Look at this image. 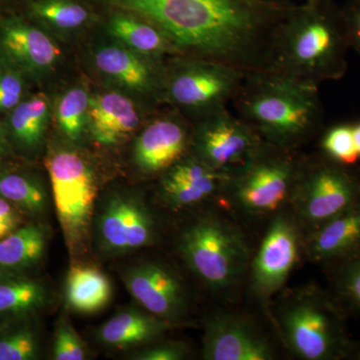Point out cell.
I'll use <instances>...</instances> for the list:
<instances>
[{"label": "cell", "instance_id": "obj_1", "mask_svg": "<svg viewBox=\"0 0 360 360\" xmlns=\"http://www.w3.org/2000/svg\"><path fill=\"white\" fill-rule=\"evenodd\" d=\"M162 32L180 56L267 70L277 28L291 7L251 0H103Z\"/></svg>", "mask_w": 360, "mask_h": 360}, {"label": "cell", "instance_id": "obj_2", "mask_svg": "<svg viewBox=\"0 0 360 360\" xmlns=\"http://www.w3.org/2000/svg\"><path fill=\"white\" fill-rule=\"evenodd\" d=\"M350 49L341 7L335 0L291 7L274 39L267 70L319 86L347 71Z\"/></svg>", "mask_w": 360, "mask_h": 360}, {"label": "cell", "instance_id": "obj_3", "mask_svg": "<svg viewBox=\"0 0 360 360\" xmlns=\"http://www.w3.org/2000/svg\"><path fill=\"white\" fill-rule=\"evenodd\" d=\"M232 103L262 141L279 148L297 150L323 129L319 86L274 71H250Z\"/></svg>", "mask_w": 360, "mask_h": 360}, {"label": "cell", "instance_id": "obj_4", "mask_svg": "<svg viewBox=\"0 0 360 360\" xmlns=\"http://www.w3.org/2000/svg\"><path fill=\"white\" fill-rule=\"evenodd\" d=\"M267 310L283 347L295 359H349L355 343L348 333L349 316L329 290L309 284L286 290Z\"/></svg>", "mask_w": 360, "mask_h": 360}, {"label": "cell", "instance_id": "obj_5", "mask_svg": "<svg viewBox=\"0 0 360 360\" xmlns=\"http://www.w3.org/2000/svg\"><path fill=\"white\" fill-rule=\"evenodd\" d=\"M177 250L208 290L224 295L248 276L253 255L245 231L219 213H206L186 225L177 239Z\"/></svg>", "mask_w": 360, "mask_h": 360}, {"label": "cell", "instance_id": "obj_6", "mask_svg": "<svg viewBox=\"0 0 360 360\" xmlns=\"http://www.w3.org/2000/svg\"><path fill=\"white\" fill-rule=\"evenodd\" d=\"M304 155L264 142L243 167L229 175L224 200L240 219L269 220L290 208Z\"/></svg>", "mask_w": 360, "mask_h": 360}, {"label": "cell", "instance_id": "obj_7", "mask_svg": "<svg viewBox=\"0 0 360 360\" xmlns=\"http://www.w3.org/2000/svg\"><path fill=\"white\" fill-rule=\"evenodd\" d=\"M165 65L162 96L194 120L226 110L250 71L207 59L174 56Z\"/></svg>", "mask_w": 360, "mask_h": 360}, {"label": "cell", "instance_id": "obj_8", "mask_svg": "<svg viewBox=\"0 0 360 360\" xmlns=\"http://www.w3.org/2000/svg\"><path fill=\"white\" fill-rule=\"evenodd\" d=\"M360 202V167L323 153L304 155L290 210L303 233Z\"/></svg>", "mask_w": 360, "mask_h": 360}, {"label": "cell", "instance_id": "obj_9", "mask_svg": "<svg viewBox=\"0 0 360 360\" xmlns=\"http://www.w3.org/2000/svg\"><path fill=\"white\" fill-rule=\"evenodd\" d=\"M46 167L51 179L56 214L72 252L84 245L94 215L96 177L79 153L59 149L49 155Z\"/></svg>", "mask_w": 360, "mask_h": 360}, {"label": "cell", "instance_id": "obj_10", "mask_svg": "<svg viewBox=\"0 0 360 360\" xmlns=\"http://www.w3.org/2000/svg\"><path fill=\"white\" fill-rule=\"evenodd\" d=\"M303 238L304 233L290 208L269 220L246 276L250 292L265 309L283 292L300 258L304 257Z\"/></svg>", "mask_w": 360, "mask_h": 360}, {"label": "cell", "instance_id": "obj_11", "mask_svg": "<svg viewBox=\"0 0 360 360\" xmlns=\"http://www.w3.org/2000/svg\"><path fill=\"white\" fill-rule=\"evenodd\" d=\"M264 142L250 124L226 108L194 123L191 153L214 169L231 174Z\"/></svg>", "mask_w": 360, "mask_h": 360}, {"label": "cell", "instance_id": "obj_12", "mask_svg": "<svg viewBox=\"0 0 360 360\" xmlns=\"http://www.w3.org/2000/svg\"><path fill=\"white\" fill-rule=\"evenodd\" d=\"M123 283L135 302L172 326L188 312V295L184 281L172 267L158 262H141L122 274Z\"/></svg>", "mask_w": 360, "mask_h": 360}, {"label": "cell", "instance_id": "obj_13", "mask_svg": "<svg viewBox=\"0 0 360 360\" xmlns=\"http://www.w3.org/2000/svg\"><path fill=\"white\" fill-rule=\"evenodd\" d=\"M96 232L103 252L120 255L153 245L158 227L143 201L118 193L108 198L99 213Z\"/></svg>", "mask_w": 360, "mask_h": 360}, {"label": "cell", "instance_id": "obj_14", "mask_svg": "<svg viewBox=\"0 0 360 360\" xmlns=\"http://www.w3.org/2000/svg\"><path fill=\"white\" fill-rule=\"evenodd\" d=\"M276 345L259 326L238 312L214 314L205 323L202 357L206 360H274Z\"/></svg>", "mask_w": 360, "mask_h": 360}, {"label": "cell", "instance_id": "obj_15", "mask_svg": "<svg viewBox=\"0 0 360 360\" xmlns=\"http://www.w3.org/2000/svg\"><path fill=\"white\" fill-rule=\"evenodd\" d=\"M0 58L26 78L40 80L56 70L63 52L44 28L18 18L0 21Z\"/></svg>", "mask_w": 360, "mask_h": 360}, {"label": "cell", "instance_id": "obj_16", "mask_svg": "<svg viewBox=\"0 0 360 360\" xmlns=\"http://www.w3.org/2000/svg\"><path fill=\"white\" fill-rule=\"evenodd\" d=\"M92 61L97 72L115 86L149 98L162 96L163 59L141 56L112 39L94 49Z\"/></svg>", "mask_w": 360, "mask_h": 360}, {"label": "cell", "instance_id": "obj_17", "mask_svg": "<svg viewBox=\"0 0 360 360\" xmlns=\"http://www.w3.org/2000/svg\"><path fill=\"white\" fill-rule=\"evenodd\" d=\"M229 175L188 153L161 174V200L172 210H184L222 198Z\"/></svg>", "mask_w": 360, "mask_h": 360}, {"label": "cell", "instance_id": "obj_18", "mask_svg": "<svg viewBox=\"0 0 360 360\" xmlns=\"http://www.w3.org/2000/svg\"><path fill=\"white\" fill-rule=\"evenodd\" d=\"M193 139V127L181 113L156 118L146 125L135 142L136 167L146 174H165L191 153Z\"/></svg>", "mask_w": 360, "mask_h": 360}, {"label": "cell", "instance_id": "obj_19", "mask_svg": "<svg viewBox=\"0 0 360 360\" xmlns=\"http://www.w3.org/2000/svg\"><path fill=\"white\" fill-rule=\"evenodd\" d=\"M360 248V202L304 234V257L321 267Z\"/></svg>", "mask_w": 360, "mask_h": 360}, {"label": "cell", "instance_id": "obj_20", "mask_svg": "<svg viewBox=\"0 0 360 360\" xmlns=\"http://www.w3.org/2000/svg\"><path fill=\"white\" fill-rule=\"evenodd\" d=\"M141 122L139 108L125 94L110 91L90 96L87 129L99 143H117L131 134Z\"/></svg>", "mask_w": 360, "mask_h": 360}, {"label": "cell", "instance_id": "obj_21", "mask_svg": "<svg viewBox=\"0 0 360 360\" xmlns=\"http://www.w3.org/2000/svg\"><path fill=\"white\" fill-rule=\"evenodd\" d=\"M172 328L146 310L127 307L104 322L97 330V338L113 348L144 347L160 340Z\"/></svg>", "mask_w": 360, "mask_h": 360}, {"label": "cell", "instance_id": "obj_22", "mask_svg": "<svg viewBox=\"0 0 360 360\" xmlns=\"http://www.w3.org/2000/svg\"><path fill=\"white\" fill-rule=\"evenodd\" d=\"M106 30L111 39L141 56L155 59L180 56L160 30L139 16L118 11L110 16Z\"/></svg>", "mask_w": 360, "mask_h": 360}, {"label": "cell", "instance_id": "obj_23", "mask_svg": "<svg viewBox=\"0 0 360 360\" xmlns=\"http://www.w3.org/2000/svg\"><path fill=\"white\" fill-rule=\"evenodd\" d=\"M51 116V101L44 94L23 99L9 111L6 131L11 146L23 153H35L44 141Z\"/></svg>", "mask_w": 360, "mask_h": 360}, {"label": "cell", "instance_id": "obj_24", "mask_svg": "<svg viewBox=\"0 0 360 360\" xmlns=\"http://www.w3.org/2000/svg\"><path fill=\"white\" fill-rule=\"evenodd\" d=\"M65 300L73 311L94 314L105 309L112 298L110 279L91 265L70 267L65 281Z\"/></svg>", "mask_w": 360, "mask_h": 360}, {"label": "cell", "instance_id": "obj_25", "mask_svg": "<svg viewBox=\"0 0 360 360\" xmlns=\"http://www.w3.org/2000/svg\"><path fill=\"white\" fill-rule=\"evenodd\" d=\"M46 239L42 225H20L0 241V271L28 274L44 257Z\"/></svg>", "mask_w": 360, "mask_h": 360}, {"label": "cell", "instance_id": "obj_26", "mask_svg": "<svg viewBox=\"0 0 360 360\" xmlns=\"http://www.w3.org/2000/svg\"><path fill=\"white\" fill-rule=\"evenodd\" d=\"M46 302L44 283L28 274L0 271V319L37 316Z\"/></svg>", "mask_w": 360, "mask_h": 360}, {"label": "cell", "instance_id": "obj_27", "mask_svg": "<svg viewBox=\"0 0 360 360\" xmlns=\"http://www.w3.org/2000/svg\"><path fill=\"white\" fill-rule=\"evenodd\" d=\"M30 9L47 32L61 37L79 32L92 20L89 7L78 0H35Z\"/></svg>", "mask_w": 360, "mask_h": 360}, {"label": "cell", "instance_id": "obj_28", "mask_svg": "<svg viewBox=\"0 0 360 360\" xmlns=\"http://www.w3.org/2000/svg\"><path fill=\"white\" fill-rule=\"evenodd\" d=\"M322 269L328 279L329 291L348 316L360 319V248Z\"/></svg>", "mask_w": 360, "mask_h": 360}, {"label": "cell", "instance_id": "obj_29", "mask_svg": "<svg viewBox=\"0 0 360 360\" xmlns=\"http://www.w3.org/2000/svg\"><path fill=\"white\" fill-rule=\"evenodd\" d=\"M39 354L35 316L0 319V360H33Z\"/></svg>", "mask_w": 360, "mask_h": 360}, {"label": "cell", "instance_id": "obj_30", "mask_svg": "<svg viewBox=\"0 0 360 360\" xmlns=\"http://www.w3.org/2000/svg\"><path fill=\"white\" fill-rule=\"evenodd\" d=\"M0 198L27 217H39L46 208L44 187L39 179L25 172L0 170Z\"/></svg>", "mask_w": 360, "mask_h": 360}, {"label": "cell", "instance_id": "obj_31", "mask_svg": "<svg viewBox=\"0 0 360 360\" xmlns=\"http://www.w3.org/2000/svg\"><path fill=\"white\" fill-rule=\"evenodd\" d=\"M90 96L84 87H71L56 103V117L59 129L71 141H79L87 129Z\"/></svg>", "mask_w": 360, "mask_h": 360}, {"label": "cell", "instance_id": "obj_32", "mask_svg": "<svg viewBox=\"0 0 360 360\" xmlns=\"http://www.w3.org/2000/svg\"><path fill=\"white\" fill-rule=\"evenodd\" d=\"M321 153L343 165H357L360 160L355 148L352 123H338L322 134Z\"/></svg>", "mask_w": 360, "mask_h": 360}, {"label": "cell", "instance_id": "obj_33", "mask_svg": "<svg viewBox=\"0 0 360 360\" xmlns=\"http://www.w3.org/2000/svg\"><path fill=\"white\" fill-rule=\"evenodd\" d=\"M25 75L0 58V112H9L23 101Z\"/></svg>", "mask_w": 360, "mask_h": 360}, {"label": "cell", "instance_id": "obj_34", "mask_svg": "<svg viewBox=\"0 0 360 360\" xmlns=\"http://www.w3.org/2000/svg\"><path fill=\"white\" fill-rule=\"evenodd\" d=\"M52 356L56 360H82L87 357L84 341L65 317H61L56 328Z\"/></svg>", "mask_w": 360, "mask_h": 360}, {"label": "cell", "instance_id": "obj_35", "mask_svg": "<svg viewBox=\"0 0 360 360\" xmlns=\"http://www.w3.org/2000/svg\"><path fill=\"white\" fill-rule=\"evenodd\" d=\"M189 355L188 347L179 341L156 340L144 345L143 348L131 354L135 360H182Z\"/></svg>", "mask_w": 360, "mask_h": 360}, {"label": "cell", "instance_id": "obj_36", "mask_svg": "<svg viewBox=\"0 0 360 360\" xmlns=\"http://www.w3.org/2000/svg\"><path fill=\"white\" fill-rule=\"evenodd\" d=\"M341 7L350 47L360 56V0H349Z\"/></svg>", "mask_w": 360, "mask_h": 360}, {"label": "cell", "instance_id": "obj_37", "mask_svg": "<svg viewBox=\"0 0 360 360\" xmlns=\"http://www.w3.org/2000/svg\"><path fill=\"white\" fill-rule=\"evenodd\" d=\"M25 217L15 206L0 198V241L22 225Z\"/></svg>", "mask_w": 360, "mask_h": 360}, {"label": "cell", "instance_id": "obj_38", "mask_svg": "<svg viewBox=\"0 0 360 360\" xmlns=\"http://www.w3.org/2000/svg\"><path fill=\"white\" fill-rule=\"evenodd\" d=\"M11 146L8 139H7L6 127L0 124V160L8 155Z\"/></svg>", "mask_w": 360, "mask_h": 360}, {"label": "cell", "instance_id": "obj_39", "mask_svg": "<svg viewBox=\"0 0 360 360\" xmlns=\"http://www.w3.org/2000/svg\"><path fill=\"white\" fill-rule=\"evenodd\" d=\"M251 1L258 2V4H267V6L277 7H291L295 6L292 0H251Z\"/></svg>", "mask_w": 360, "mask_h": 360}, {"label": "cell", "instance_id": "obj_40", "mask_svg": "<svg viewBox=\"0 0 360 360\" xmlns=\"http://www.w3.org/2000/svg\"><path fill=\"white\" fill-rule=\"evenodd\" d=\"M355 148L360 158V122L352 123Z\"/></svg>", "mask_w": 360, "mask_h": 360}, {"label": "cell", "instance_id": "obj_41", "mask_svg": "<svg viewBox=\"0 0 360 360\" xmlns=\"http://www.w3.org/2000/svg\"><path fill=\"white\" fill-rule=\"evenodd\" d=\"M349 359L360 360V341H355L354 349L350 354Z\"/></svg>", "mask_w": 360, "mask_h": 360}, {"label": "cell", "instance_id": "obj_42", "mask_svg": "<svg viewBox=\"0 0 360 360\" xmlns=\"http://www.w3.org/2000/svg\"><path fill=\"white\" fill-rule=\"evenodd\" d=\"M305 1L314 2V1H322V0H305Z\"/></svg>", "mask_w": 360, "mask_h": 360}]
</instances>
